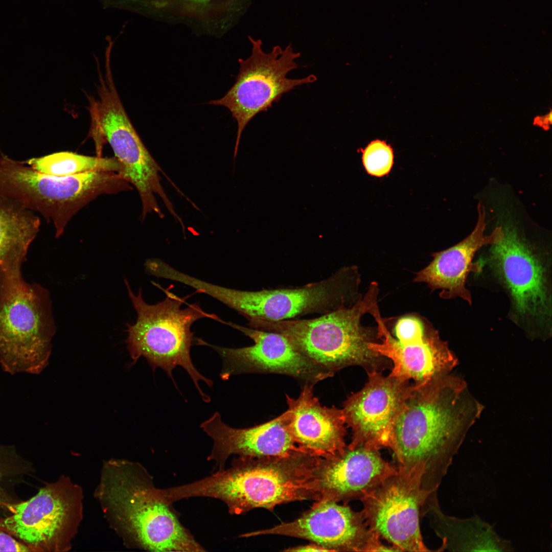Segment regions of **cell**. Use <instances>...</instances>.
Returning a JSON list of instances; mask_svg holds the SVG:
<instances>
[{
	"label": "cell",
	"instance_id": "1",
	"mask_svg": "<svg viewBox=\"0 0 552 552\" xmlns=\"http://www.w3.org/2000/svg\"><path fill=\"white\" fill-rule=\"evenodd\" d=\"M396 421L390 449L397 467L422 476L437 492L483 405L462 377L450 373L416 385Z\"/></svg>",
	"mask_w": 552,
	"mask_h": 552
},
{
	"label": "cell",
	"instance_id": "2",
	"mask_svg": "<svg viewBox=\"0 0 552 552\" xmlns=\"http://www.w3.org/2000/svg\"><path fill=\"white\" fill-rule=\"evenodd\" d=\"M322 457L307 453L290 456H239L227 469L175 487L177 500L193 497L218 499L232 514L256 508L272 511L279 504L319 500L315 471Z\"/></svg>",
	"mask_w": 552,
	"mask_h": 552
},
{
	"label": "cell",
	"instance_id": "3",
	"mask_svg": "<svg viewBox=\"0 0 552 552\" xmlns=\"http://www.w3.org/2000/svg\"><path fill=\"white\" fill-rule=\"evenodd\" d=\"M378 287L372 282L362 298L353 305L307 319L280 321L254 320L248 327L285 336L300 352L334 373L358 365L366 372L380 371L387 359L371 350L374 334L363 327L362 316L377 304Z\"/></svg>",
	"mask_w": 552,
	"mask_h": 552
},
{
	"label": "cell",
	"instance_id": "4",
	"mask_svg": "<svg viewBox=\"0 0 552 552\" xmlns=\"http://www.w3.org/2000/svg\"><path fill=\"white\" fill-rule=\"evenodd\" d=\"M97 494L107 510L143 548L153 551H203L139 464L106 463Z\"/></svg>",
	"mask_w": 552,
	"mask_h": 552
},
{
	"label": "cell",
	"instance_id": "5",
	"mask_svg": "<svg viewBox=\"0 0 552 552\" xmlns=\"http://www.w3.org/2000/svg\"><path fill=\"white\" fill-rule=\"evenodd\" d=\"M125 283L136 314L135 324L128 325L126 342L131 358L136 360L145 357L152 368L163 369L175 384L173 370L180 366L189 375L202 400L210 398L201 390L199 381L209 387L213 381L202 375L194 366L190 349L195 341L192 325L196 321L209 318L223 323L217 315L205 311L197 303L182 305L189 296L179 297L168 289L158 287L166 294L165 298L155 304H147L143 299L141 289L136 294L132 291L126 279Z\"/></svg>",
	"mask_w": 552,
	"mask_h": 552
},
{
	"label": "cell",
	"instance_id": "6",
	"mask_svg": "<svg viewBox=\"0 0 552 552\" xmlns=\"http://www.w3.org/2000/svg\"><path fill=\"white\" fill-rule=\"evenodd\" d=\"M55 332L47 290L0 271V363L11 374H37L48 364Z\"/></svg>",
	"mask_w": 552,
	"mask_h": 552
},
{
	"label": "cell",
	"instance_id": "7",
	"mask_svg": "<svg viewBox=\"0 0 552 552\" xmlns=\"http://www.w3.org/2000/svg\"><path fill=\"white\" fill-rule=\"evenodd\" d=\"M503 230L502 240L491 245L488 265L509 296L510 319L528 337L547 339L551 335V262L516 229Z\"/></svg>",
	"mask_w": 552,
	"mask_h": 552
},
{
	"label": "cell",
	"instance_id": "8",
	"mask_svg": "<svg viewBox=\"0 0 552 552\" xmlns=\"http://www.w3.org/2000/svg\"><path fill=\"white\" fill-rule=\"evenodd\" d=\"M359 279L355 267H344L320 281L302 287L242 290L212 283L205 294L244 316L254 320L295 319L313 314L320 315L351 306L358 300Z\"/></svg>",
	"mask_w": 552,
	"mask_h": 552
},
{
	"label": "cell",
	"instance_id": "9",
	"mask_svg": "<svg viewBox=\"0 0 552 552\" xmlns=\"http://www.w3.org/2000/svg\"><path fill=\"white\" fill-rule=\"evenodd\" d=\"M131 189L130 183L117 173L94 171L55 176L39 172L22 162L9 168L4 182L6 196L52 222L56 238L72 218L98 196Z\"/></svg>",
	"mask_w": 552,
	"mask_h": 552
},
{
	"label": "cell",
	"instance_id": "10",
	"mask_svg": "<svg viewBox=\"0 0 552 552\" xmlns=\"http://www.w3.org/2000/svg\"><path fill=\"white\" fill-rule=\"evenodd\" d=\"M252 44L250 56L239 59V72L232 87L222 98L209 102L223 106L231 112L237 123L234 158L237 156L242 132L257 114L267 111L273 103L295 87L313 83L317 77L310 74L303 78L290 79L288 74L298 68L296 60L301 54L291 44L285 49L274 47L270 52L262 49V42L248 36Z\"/></svg>",
	"mask_w": 552,
	"mask_h": 552
},
{
	"label": "cell",
	"instance_id": "11",
	"mask_svg": "<svg viewBox=\"0 0 552 552\" xmlns=\"http://www.w3.org/2000/svg\"><path fill=\"white\" fill-rule=\"evenodd\" d=\"M81 496L65 478L47 483L27 500L11 504L9 514L0 517V529L31 551L64 550L81 518Z\"/></svg>",
	"mask_w": 552,
	"mask_h": 552
},
{
	"label": "cell",
	"instance_id": "12",
	"mask_svg": "<svg viewBox=\"0 0 552 552\" xmlns=\"http://www.w3.org/2000/svg\"><path fill=\"white\" fill-rule=\"evenodd\" d=\"M421 476L397 468L360 501L369 528L399 551H429L420 526L421 509L432 494Z\"/></svg>",
	"mask_w": 552,
	"mask_h": 552
},
{
	"label": "cell",
	"instance_id": "13",
	"mask_svg": "<svg viewBox=\"0 0 552 552\" xmlns=\"http://www.w3.org/2000/svg\"><path fill=\"white\" fill-rule=\"evenodd\" d=\"M281 535L310 541L329 551H394L369 528L362 512L329 500L316 501L298 518L241 535Z\"/></svg>",
	"mask_w": 552,
	"mask_h": 552
},
{
	"label": "cell",
	"instance_id": "14",
	"mask_svg": "<svg viewBox=\"0 0 552 552\" xmlns=\"http://www.w3.org/2000/svg\"><path fill=\"white\" fill-rule=\"evenodd\" d=\"M224 323L252 340L253 345L226 348L196 338L195 343L209 347L220 356L223 366L220 376L227 380L244 373H273L294 377L305 383L315 384L334 376L297 350L283 335L274 332L245 327L232 322Z\"/></svg>",
	"mask_w": 552,
	"mask_h": 552
},
{
	"label": "cell",
	"instance_id": "15",
	"mask_svg": "<svg viewBox=\"0 0 552 552\" xmlns=\"http://www.w3.org/2000/svg\"><path fill=\"white\" fill-rule=\"evenodd\" d=\"M368 381L343 402L347 427L352 430V449L359 446L380 450L390 448L395 424L414 384L380 371L367 372Z\"/></svg>",
	"mask_w": 552,
	"mask_h": 552
},
{
	"label": "cell",
	"instance_id": "16",
	"mask_svg": "<svg viewBox=\"0 0 552 552\" xmlns=\"http://www.w3.org/2000/svg\"><path fill=\"white\" fill-rule=\"evenodd\" d=\"M370 314L377 321L378 338L369 348L392 362L389 376L415 384H425L451 373L458 359L437 331L426 329L412 337L399 340L390 334L381 317L378 307Z\"/></svg>",
	"mask_w": 552,
	"mask_h": 552
},
{
	"label": "cell",
	"instance_id": "17",
	"mask_svg": "<svg viewBox=\"0 0 552 552\" xmlns=\"http://www.w3.org/2000/svg\"><path fill=\"white\" fill-rule=\"evenodd\" d=\"M289 422L290 413L287 409L263 424L235 428L225 424L221 415L216 412L200 425L213 441L208 459L214 461L218 471H221L224 469L226 460L232 455L287 457L307 453L317 456L298 443L290 430Z\"/></svg>",
	"mask_w": 552,
	"mask_h": 552
},
{
	"label": "cell",
	"instance_id": "18",
	"mask_svg": "<svg viewBox=\"0 0 552 552\" xmlns=\"http://www.w3.org/2000/svg\"><path fill=\"white\" fill-rule=\"evenodd\" d=\"M397 471L377 450L364 446L340 455L321 457L316 469L320 500L348 504L361 500Z\"/></svg>",
	"mask_w": 552,
	"mask_h": 552
},
{
	"label": "cell",
	"instance_id": "19",
	"mask_svg": "<svg viewBox=\"0 0 552 552\" xmlns=\"http://www.w3.org/2000/svg\"><path fill=\"white\" fill-rule=\"evenodd\" d=\"M478 217L472 232L454 246L434 253L433 260L419 271L414 281L424 282L432 289L441 290L440 295L444 299L460 298L472 304L470 291L466 287L467 279L471 272H479L481 264L473 263L476 252L487 245L499 243L503 236V228L497 226L491 234H485L487 223L486 211L480 203L477 205Z\"/></svg>",
	"mask_w": 552,
	"mask_h": 552
},
{
	"label": "cell",
	"instance_id": "20",
	"mask_svg": "<svg viewBox=\"0 0 552 552\" xmlns=\"http://www.w3.org/2000/svg\"><path fill=\"white\" fill-rule=\"evenodd\" d=\"M290 430L298 443L316 455L329 458L342 455L347 428L342 409L323 406L313 385L306 383L297 398L286 395Z\"/></svg>",
	"mask_w": 552,
	"mask_h": 552
},
{
	"label": "cell",
	"instance_id": "21",
	"mask_svg": "<svg viewBox=\"0 0 552 552\" xmlns=\"http://www.w3.org/2000/svg\"><path fill=\"white\" fill-rule=\"evenodd\" d=\"M428 515L431 526L442 541L439 551H512L511 542L500 536L490 523L477 515L460 518L445 514L437 493L426 499L421 514Z\"/></svg>",
	"mask_w": 552,
	"mask_h": 552
},
{
	"label": "cell",
	"instance_id": "22",
	"mask_svg": "<svg viewBox=\"0 0 552 552\" xmlns=\"http://www.w3.org/2000/svg\"><path fill=\"white\" fill-rule=\"evenodd\" d=\"M251 0H151L164 22L183 24L199 34L221 36L228 31Z\"/></svg>",
	"mask_w": 552,
	"mask_h": 552
},
{
	"label": "cell",
	"instance_id": "23",
	"mask_svg": "<svg viewBox=\"0 0 552 552\" xmlns=\"http://www.w3.org/2000/svg\"><path fill=\"white\" fill-rule=\"evenodd\" d=\"M40 219L18 203L0 196V271H21Z\"/></svg>",
	"mask_w": 552,
	"mask_h": 552
},
{
	"label": "cell",
	"instance_id": "24",
	"mask_svg": "<svg viewBox=\"0 0 552 552\" xmlns=\"http://www.w3.org/2000/svg\"><path fill=\"white\" fill-rule=\"evenodd\" d=\"M34 170L48 175L65 176L94 171L120 174L122 167L114 157L89 156L72 152H59L24 162Z\"/></svg>",
	"mask_w": 552,
	"mask_h": 552
},
{
	"label": "cell",
	"instance_id": "25",
	"mask_svg": "<svg viewBox=\"0 0 552 552\" xmlns=\"http://www.w3.org/2000/svg\"><path fill=\"white\" fill-rule=\"evenodd\" d=\"M33 464L26 459L12 445H0V515L9 514V508L22 500L15 488L33 473Z\"/></svg>",
	"mask_w": 552,
	"mask_h": 552
},
{
	"label": "cell",
	"instance_id": "26",
	"mask_svg": "<svg viewBox=\"0 0 552 552\" xmlns=\"http://www.w3.org/2000/svg\"><path fill=\"white\" fill-rule=\"evenodd\" d=\"M360 150L362 153V164L368 174L381 177L389 173L394 157L393 149L390 145L384 141L375 140Z\"/></svg>",
	"mask_w": 552,
	"mask_h": 552
},
{
	"label": "cell",
	"instance_id": "27",
	"mask_svg": "<svg viewBox=\"0 0 552 552\" xmlns=\"http://www.w3.org/2000/svg\"><path fill=\"white\" fill-rule=\"evenodd\" d=\"M0 551H31L17 539L0 529Z\"/></svg>",
	"mask_w": 552,
	"mask_h": 552
},
{
	"label": "cell",
	"instance_id": "28",
	"mask_svg": "<svg viewBox=\"0 0 552 552\" xmlns=\"http://www.w3.org/2000/svg\"><path fill=\"white\" fill-rule=\"evenodd\" d=\"M285 551H329L325 547L316 543H311L305 545L290 547L284 550Z\"/></svg>",
	"mask_w": 552,
	"mask_h": 552
}]
</instances>
